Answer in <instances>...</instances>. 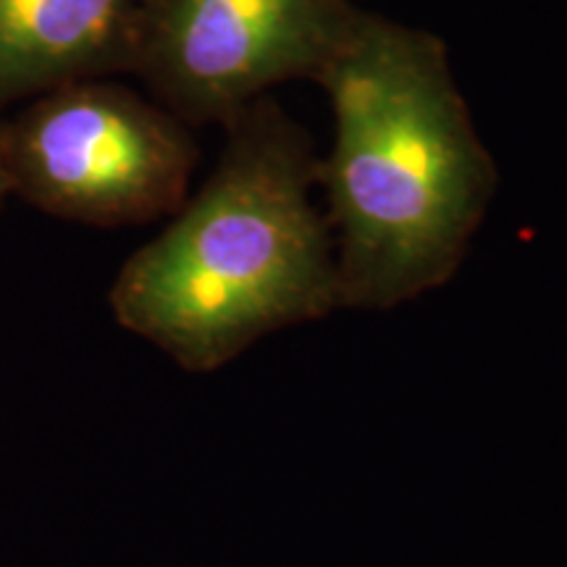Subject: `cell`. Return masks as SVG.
I'll return each instance as SVG.
<instances>
[{
	"label": "cell",
	"instance_id": "1",
	"mask_svg": "<svg viewBox=\"0 0 567 567\" xmlns=\"http://www.w3.org/2000/svg\"><path fill=\"white\" fill-rule=\"evenodd\" d=\"M326 92L334 140L318 187L334 234L339 310H394L455 279L499 168L444 38L363 9Z\"/></svg>",
	"mask_w": 567,
	"mask_h": 567
},
{
	"label": "cell",
	"instance_id": "2",
	"mask_svg": "<svg viewBox=\"0 0 567 567\" xmlns=\"http://www.w3.org/2000/svg\"><path fill=\"white\" fill-rule=\"evenodd\" d=\"M216 172L113 284L116 318L193 371L339 310L316 142L274 95L226 124Z\"/></svg>",
	"mask_w": 567,
	"mask_h": 567
},
{
	"label": "cell",
	"instance_id": "3",
	"mask_svg": "<svg viewBox=\"0 0 567 567\" xmlns=\"http://www.w3.org/2000/svg\"><path fill=\"white\" fill-rule=\"evenodd\" d=\"M352 0H147L134 71L189 124H229L287 82H316L358 24Z\"/></svg>",
	"mask_w": 567,
	"mask_h": 567
},
{
	"label": "cell",
	"instance_id": "4",
	"mask_svg": "<svg viewBox=\"0 0 567 567\" xmlns=\"http://www.w3.org/2000/svg\"><path fill=\"white\" fill-rule=\"evenodd\" d=\"M21 166L42 195L95 221H140L182 203L197 147L182 118L134 92L84 84L30 118Z\"/></svg>",
	"mask_w": 567,
	"mask_h": 567
},
{
	"label": "cell",
	"instance_id": "5",
	"mask_svg": "<svg viewBox=\"0 0 567 567\" xmlns=\"http://www.w3.org/2000/svg\"><path fill=\"white\" fill-rule=\"evenodd\" d=\"M147 0H0V95L134 69Z\"/></svg>",
	"mask_w": 567,
	"mask_h": 567
}]
</instances>
